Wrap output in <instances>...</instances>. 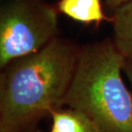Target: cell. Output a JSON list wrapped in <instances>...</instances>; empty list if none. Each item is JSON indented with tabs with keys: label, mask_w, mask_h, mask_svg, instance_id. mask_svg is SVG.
Here are the masks:
<instances>
[{
	"label": "cell",
	"mask_w": 132,
	"mask_h": 132,
	"mask_svg": "<svg viewBox=\"0 0 132 132\" xmlns=\"http://www.w3.org/2000/svg\"><path fill=\"white\" fill-rule=\"evenodd\" d=\"M80 50L57 37L2 69L0 132H28L43 116L63 107Z\"/></svg>",
	"instance_id": "cell-1"
},
{
	"label": "cell",
	"mask_w": 132,
	"mask_h": 132,
	"mask_svg": "<svg viewBox=\"0 0 132 132\" xmlns=\"http://www.w3.org/2000/svg\"><path fill=\"white\" fill-rule=\"evenodd\" d=\"M125 60L109 39L81 47L63 106L86 114L99 132H132V92L123 77Z\"/></svg>",
	"instance_id": "cell-2"
},
{
	"label": "cell",
	"mask_w": 132,
	"mask_h": 132,
	"mask_svg": "<svg viewBox=\"0 0 132 132\" xmlns=\"http://www.w3.org/2000/svg\"><path fill=\"white\" fill-rule=\"evenodd\" d=\"M59 10L43 0H10L0 10V68L57 37Z\"/></svg>",
	"instance_id": "cell-3"
},
{
	"label": "cell",
	"mask_w": 132,
	"mask_h": 132,
	"mask_svg": "<svg viewBox=\"0 0 132 132\" xmlns=\"http://www.w3.org/2000/svg\"><path fill=\"white\" fill-rule=\"evenodd\" d=\"M57 10L74 21L84 24L100 25L111 20L104 14L101 0H59Z\"/></svg>",
	"instance_id": "cell-4"
},
{
	"label": "cell",
	"mask_w": 132,
	"mask_h": 132,
	"mask_svg": "<svg viewBox=\"0 0 132 132\" xmlns=\"http://www.w3.org/2000/svg\"><path fill=\"white\" fill-rule=\"evenodd\" d=\"M49 116L52 118L50 132H99L88 116L73 108H57Z\"/></svg>",
	"instance_id": "cell-5"
},
{
	"label": "cell",
	"mask_w": 132,
	"mask_h": 132,
	"mask_svg": "<svg viewBox=\"0 0 132 132\" xmlns=\"http://www.w3.org/2000/svg\"><path fill=\"white\" fill-rule=\"evenodd\" d=\"M113 41L123 56L132 59V0L115 10Z\"/></svg>",
	"instance_id": "cell-6"
},
{
	"label": "cell",
	"mask_w": 132,
	"mask_h": 132,
	"mask_svg": "<svg viewBox=\"0 0 132 132\" xmlns=\"http://www.w3.org/2000/svg\"><path fill=\"white\" fill-rule=\"evenodd\" d=\"M123 73L127 77L130 85V89L132 92V59L125 57V65H123Z\"/></svg>",
	"instance_id": "cell-7"
},
{
	"label": "cell",
	"mask_w": 132,
	"mask_h": 132,
	"mask_svg": "<svg viewBox=\"0 0 132 132\" xmlns=\"http://www.w3.org/2000/svg\"><path fill=\"white\" fill-rule=\"evenodd\" d=\"M107 5L112 9H114L115 10L118 9L119 7L123 6L126 3H128L130 0H105Z\"/></svg>",
	"instance_id": "cell-8"
},
{
	"label": "cell",
	"mask_w": 132,
	"mask_h": 132,
	"mask_svg": "<svg viewBox=\"0 0 132 132\" xmlns=\"http://www.w3.org/2000/svg\"><path fill=\"white\" fill-rule=\"evenodd\" d=\"M34 132H40V131H34Z\"/></svg>",
	"instance_id": "cell-9"
}]
</instances>
